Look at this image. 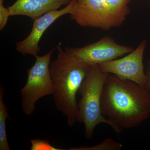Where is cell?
Instances as JSON below:
<instances>
[{
    "label": "cell",
    "instance_id": "1",
    "mask_svg": "<svg viewBox=\"0 0 150 150\" xmlns=\"http://www.w3.org/2000/svg\"><path fill=\"white\" fill-rule=\"evenodd\" d=\"M103 115L123 130L139 126L150 116V96L146 89L108 74L103 89Z\"/></svg>",
    "mask_w": 150,
    "mask_h": 150
},
{
    "label": "cell",
    "instance_id": "2",
    "mask_svg": "<svg viewBox=\"0 0 150 150\" xmlns=\"http://www.w3.org/2000/svg\"><path fill=\"white\" fill-rule=\"evenodd\" d=\"M56 48L57 58L50 65L55 87L54 102L57 109L67 117L68 126L73 127L77 121V93L91 65L78 62L70 47L63 49L61 42Z\"/></svg>",
    "mask_w": 150,
    "mask_h": 150
},
{
    "label": "cell",
    "instance_id": "3",
    "mask_svg": "<svg viewBox=\"0 0 150 150\" xmlns=\"http://www.w3.org/2000/svg\"><path fill=\"white\" fill-rule=\"evenodd\" d=\"M108 74L102 72L98 65L91 66L86 76L78 91L81 96L78 103L76 120L83 123L87 139L93 137L96 127L100 123H106L117 134L123 130L103 115L101 96L103 86Z\"/></svg>",
    "mask_w": 150,
    "mask_h": 150
},
{
    "label": "cell",
    "instance_id": "4",
    "mask_svg": "<svg viewBox=\"0 0 150 150\" xmlns=\"http://www.w3.org/2000/svg\"><path fill=\"white\" fill-rule=\"evenodd\" d=\"M130 8H119L106 0H73L70 18L81 27L108 31L121 27L130 14Z\"/></svg>",
    "mask_w": 150,
    "mask_h": 150
},
{
    "label": "cell",
    "instance_id": "5",
    "mask_svg": "<svg viewBox=\"0 0 150 150\" xmlns=\"http://www.w3.org/2000/svg\"><path fill=\"white\" fill-rule=\"evenodd\" d=\"M55 48L42 56H35L34 64L28 69L26 84L20 91L23 111L27 115L34 112L38 100L43 97L54 95L55 87L51 76V59Z\"/></svg>",
    "mask_w": 150,
    "mask_h": 150
},
{
    "label": "cell",
    "instance_id": "6",
    "mask_svg": "<svg viewBox=\"0 0 150 150\" xmlns=\"http://www.w3.org/2000/svg\"><path fill=\"white\" fill-rule=\"evenodd\" d=\"M146 45V40H142L125 57L98 65L102 72L114 75L121 80L132 81L144 88L146 78L143 59Z\"/></svg>",
    "mask_w": 150,
    "mask_h": 150
},
{
    "label": "cell",
    "instance_id": "7",
    "mask_svg": "<svg viewBox=\"0 0 150 150\" xmlns=\"http://www.w3.org/2000/svg\"><path fill=\"white\" fill-rule=\"evenodd\" d=\"M70 49L78 62L89 65L98 64L117 59L134 50L133 47L116 43L109 35L83 47H70Z\"/></svg>",
    "mask_w": 150,
    "mask_h": 150
},
{
    "label": "cell",
    "instance_id": "8",
    "mask_svg": "<svg viewBox=\"0 0 150 150\" xmlns=\"http://www.w3.org/2000/svg\"><path fill=\"white\" fill-rule=\"evenodd\" d=\"M73 1L62 9L51 11L33 20L32 30L24 39L16 43L17 51L23 56H35L40 51L39 42L49 26L57 20L72 11Z\"/></svg>",
    "mask_w": 150,
    "mask_h": 150
},
{
    "label": "cell",
    "instance_id": "9",
    "mask_svg": "<svg viewBox=\"0 0 150 150\" xmlns=\"http://www.w3.org/2000/svg\"><path fill=\"white\" fill-rule=\"evenodd\" d=\"M73 0H16L8 7L11 16H23L33 21L44 14L58 10L63 6H67Z\"/></svg>",
    "mask_w": 150,
    "mask_h": 150
},
{
    "label": "cell",
    "instance_id": "10",
    "mask_svg": "<svg viewBox=\"0 0 150 150\" xmlns=\"http://www.w3.org/2000/svg\"><path fill=\"white\" fill-rule=\"evenodd\" d=\"M4 88L1 84L0 86V150H10L6 134V121L10 118L7 108L4 101Z\"/></svg>",
    "mask_w": 150,
    "mask_h": 150
},
{
    "label": "cell",
    "instance_id": "11",
    "mask_svg": "<svg viewBox=\"0 0 150 150\" xmlns=\"http://www.w3.org/2000/svg\"><path fill=\"white\" fill-rule=\"evenodd\" d=\"M123 147L121 143L115 142L113 139L108 138L99 144L91 146H82L71 148L70 150H119Z\"/></svg>",
    "mask_w": 150,
    "mask_h": 150
},
{
    "label": "cell",
    "instance_id": "12",
    "mask_svg": "<svg viewBox=\"0 0 150 150\" xmlns=\"http://www.w3.org/2000/svg\"><path fill=\"white\" fill-rule=\"evenodd\" d=\"M30 150H63V149L55 147L46 140L33 139L30 140Z\"/></svg>",
    "mask_w": 150,
    "mask_h": 150
},
{
    "label": "cell",
    "instance_id": "13",
    "mask_svg": "<svg viewBox=\"0 0 150 150\" xmlns=\"http://www.w3.org/2000/svg\"><path fill=\"white\" fill-rule=\"evenodd\" d=\"M4 0H0V30H3L7 23L9 17L11 16L10 11L8 7L4 5Z\"/></svg>",
    "mask_w": 150,
    "mask_h": 150
},
{
    "label": "cell",
    "instance_id": "14",
    "mask_svg": "<svg viewBox=\"0 0 150 150\" xmlns=\"http://www.w3.org/2000/svg\"><path fill=\"white\" fill-rule=\"evenodd\" d=\"M145 74L146 80L144 88L147 91L150 96V59L147 62V68L145 72Z\"/></svg>",
    "mask_w": 150,
    "mask_h": 150
}]
</instances>
